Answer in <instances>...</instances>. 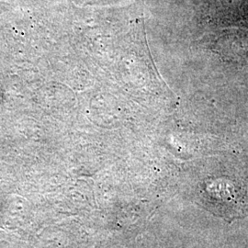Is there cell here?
I'll list each match as a JSON object with an SVG mask.
<instances>
[{
  "instance_id": "cell-1",
  "label": "cell",
  "mask_w": 248,
  "mask_h": 248,
  "mask_svg": "<svg viewBox=\"0 0 248 248\" xmlns=\"http://www.w3.org/2000/svg\"><path fill=\"white\" fill-rule=\"evenodd\" d=\"M248 9V0H210V17L220 22L240 20Z\"/></svg>"
}]
</instances>
